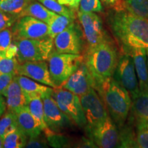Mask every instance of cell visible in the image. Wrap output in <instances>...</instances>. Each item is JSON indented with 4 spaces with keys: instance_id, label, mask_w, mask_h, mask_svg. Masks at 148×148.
I'll use <instances>...</instances> for the list:
<instances>
[{
    "instance_id": "4316f807",
    "label": "cell",
    "mask_w": 148,
    "mask_h": 148,
    "mask_svg": "<svg viewBox=\"0 0 148 148\" xmlns=\"http://www.w3.org/2000/svg\"><path fill=\"white\" fill-rule=\"evenodd\" d=\"M120 143L119 147H138L136 142V134L133 131L131 123L124 124L119 128Z\"/></svg>"
},
{
    "instance_id": "8992f818",
    "label": "cell",
    "mask_w": 148,
    "mask_h": 148,
    "mask_svg": "<svg viewBox=\"0 0 148 148\" xmlns=\"http://www.w3.org/2000/svg\"><path fill=\"white\" fill-rule=\"evenodd\" d=\"M52 97L61 110L79 127H85L87 122L81 104L80 97L64 88H55Z\"/></svg>"
},
{
    "instance_id": "60d3db41",
    "label": "cell",
    "mask_w": 148,
    "mask_h": 148,
    "mask_svg": "<svg viewBox=\"0 0 148 148\" xmlns=\"http://www.w3.org/2000/svg\"><path fill=\"white\" fill-rule=\"evenodd\" d=\"M146 51H147V64H148V48L146 49Z\"/></svg>"
},
{
    "instance_id": "ba28073f",
    "label": "cell",
    "mask_w": 148,
    "mask_h": 148,
    "mask_svg": "<svg viewBox=\"0 0 148 148\" xmlns=\"http://www.w3.org/2000/svg\"><path fill=\"white\" fill-rule=\"evenodd\" d=\"M77 17L82 25L83 34L88 44V47H95L103 42H113L103 27L101 18L95 12L78 11Z\"/></svg>"
},
{
    "instance_id": "d590c367",
    "label": "cell",
    "mask_w": 148,
    "mask_h": 148,
    "mask_svg": "<svg viewBox=\"0 0 148 148\" xmlns=\"http://www.w3.org/2000/svg\"><path fill=\"white\" fill-rule=\"evenodd\" d=\"M16 75L17 74L14 73L0 75V95H1L2 92L6 88Z\"/></svg>"
},
{
    "instance_id": "7a4b0ae2",
    "label": "cell",
    "mask_w": 148,
    "mask_h": 148,
    "mask_svg": "<svg viewBox=\"0 0 148 148\" xmlns=\"http://www.w3.org/2000/svg\"><path fill=\"white\" fill-rule=\"evenodd\" d=\"M109 115L118 128L125 124L130 112L132 98L129 92L110 77L95 86Z\"/></svg>"
},
{
    "instance_id": "8fae6325",
    "label": "cell",
    "mask_w": 148,
    "mask_h": 148,
    "mask_svg": "<svg viewBox=\"0 0 148 148\" xmlns=\"http://www.w3.org/2000/svg\"><path fill=\"white\" fill-rule=\"evenodd\" d=\"M79 97L87 122L85 127L94 126L109 114L103 100L94 88Z\"/></svg>"
},
{
    "instance_id": "6da1fadb",
    "label": "cell",
    "mask_w": 148,
    "mask_h": 148,
    "mask_svg": "<svg viewBox=\"0 0 148 148\" xmlns=\"http://www.w3.org/2000/svg\"><path fill=\"white\" fill-rule=\"evenodd\" d=\"M108 14L107 21L112 34L122 48H148V19L127 11L122 0Z\"/></svg>"
},
{
    "instance_id": "9c48e42d",
    "label": "cell",
    "mask_w": 148,
    "mask_h": 148,
    "mask_svg": "<svg viewBox=\"0 0 148 148\" xmlns=\"http://www.w3.org/2000/svg\"><path fill=\"white\" fill-rule=\"evenodd\" d=\"M86 129L88 136L97 147L101 148L119 147V128L109 114L97 124L86 127Z\"/></svg>"
},
{
    "instance_id": "9a60e30c",
    "label": "cell",
    "mask_w": 148,
    "mask_h": 148,
    "mask_svg": "<svg viewBox=\"0 0 148 148\" xmlns=\"http://www.w3.org/2000/svg\"><path fill=\"white\" fill-rule=\"evenodd\" d=\"M16 74L24 75L40 84L47 85L52 88H56L51 80L48 64L45 60L26 61L18 65Z\"/></svg>"
},
{
    "instance_id": "cb8c5ba5",
    "label": "cell",
    "mask_w": 148,
    "mask_h": 148,
    "mask_svg": "<svg viewBox=\"0 0 148 148\" xmlns=\"http://www.w3.org/2000/svg\"><path fill=\"white\" fill-rule=\"evenodd\" d=\"M18 130L16 115L14 112L7 110L0 119V136L5 138L7 135Z\"/></svg>"
},
{
    "instance_id": "52a82bcc",
    "label": "cell",
    "mask_w": 148,
    "mask_h": 148,
    "mask_svg": "<svg viewBox=\"0 0 148 148\" xmlns=\"http://www.w3.org/2000/svg\"><path fill=\"white\" fill-rule=\"evenodd\" d=\"M123 51L119 55L112 77L129 92L134 99L140 92L138 81L133 58L130 53Z\"/></svg>"
},
{
    "instance_id": "484cf974",
    "label": "cell",
    "mask_w": 148,
    "mask_h": 148,
    "mask_svg": "<svg viewBox=\"0 0 148 148\" xmlns=\"http://www.w3.org/2000/svg\"><path fill=\"white\" fill-rule=\"evenodd\" d=\"M33 0H3L0 3V10L18 18L19 15Z\"/></svg>"
},
{
    "instance_id": "5bb4252c",
    "label": "cell",
    "mask_w": 148,
    "mask_h": 148,
    "mask_svg": "<svg viewBox=\"0 0 148 148\" xmlns=\"http://www.w3.org/2000/svg\"><path fill=\"white\" fill-rule=\"evenodd\" d=\"M59 87L69 90L79 97L95 87V80L84 61Z\"/></svg>"
},
{
    "instance_id": "7c38bea8",
    "label": "cell",
    "mask_w": 148,
    "mask_h": 148,
    "mask_svg": "<svg viewBox=\"0 0 148 148\" xmlns=\"http://www.w3.org/2000/svg\"><path fill=\"white\" fill-rule=\"evenodd\" d=\"M13 38L37 39L49 36V25L31 16L18 18L12 27Z\"/></svg>"
},
{
    "instance_id": "d6a6232c",
    "label": "cell",
    "mask_w": 148,
    "mask_h": 148,
    "mask_svg": "<svg viewBox=\"0 0 148 148\" xmlns=\"http://www.w3.org/2000/svg\"><path fill=\"white\" fill-rule=\"evenodd\" d=\"M12 42L13 34L12 29L7 28L0 31V53L4 56Z\"/></svg>"
},
{
    "instance_id": "74e56055",
    "label": "cell",
    "mask_w": 148,
    "mask_h": 148,
    "mask_svg": "<svg viewBox=\"0 0 148 148\" xmlns=\"http://www.w3.org/2000/svg\"><path fill=\"white\" fill-rule=\"evenodd\" d=\"M6 110V106H5V99H3V96L0 95V118L3 115Z\"/></svg>"
},
{
    "instance_id": "277c9868",
    "label": "cell",
    "mask_w": 148,
    "mask_h": 148,
    "mask_svg": "<svg viewBox=\"0 0 148 148\" xmlns=\"http://www.w3.org/2000/svg\"><path fill=\"white\" fill-rule=\"evenodd\" d=\"M17 46L16 58L18 63L26 61L46 60L53 51V38L50 36L37 39L13 38Z\"/></svg>"
},
{
    "instance_id": "4dcf8cb0",
    "label": "cell",
    "mask_w": 148,
    "mask_h": 148,
    "mask_svg": "<svg viewBox=\"0 0 148 148\" xmlns=\"http://www.w3.org/2000/svg\"><path fill=\"white\" fill-rule=\"evenodd\" d=\"M138 147L148 148V123L135 125Z\"/></svg>"
},
{
    "instance_id": "3957f363",
    "label": "cell",
    "mask_w": 148,
    "mask_h": 148,
    "mask_svg": "<svg viewBox=\"0 0 148 148\" xmlns=\"http://www.w3.org/2000/svg\"><path fill=\"white\" fill-rule=\"evenodd\" d=\"M119 56L114 41L103 42L86 49L84 61L95 80V86L105 79L112 77Z\"/></svg>"
},
{
    "instance_id": "1f68e13d",
    "label": "cell",
    "mask_w": 148,
    "mask_h": 148,
    "mask_svg": "<svg viewBox=\"0 0 148 148\" xmlns=\"http://www.w3.org/2000/svg\"><path fill=\"white\" fill-rule=\"evenodd\" d=\"M79 8L82 12H99L103 10L99 0H80Z\"/></svg>"
},
{
    "instance_id": "ab89813d",
    "label": "cell",
    "mask_w": 148,
    "mask_h": 148,
    "mask_svg": "<svg viewBox=\"0 0 148 148\" xmlns=\"http://www.w3.org/2000/svg\"><path fill=\"white\" fill-rule=\"evenodd\" d=\"M3 147V138L0 136V148Z\"/></svg>"
},
{
    "instance_id": "2e32d148",
    "label": "cell",
    "mask_w": 148,
    "mask_h": 148,
    "mask_svg": "<svg viewBox=\"0 0 148 148\" xmlns=\"http://www.w3.org/2000/svg\"><path fill=\"white\" fill-rule=\"evenodd\" d=\"M122 51L132 56L140 91L148 92V64L146 49L141 47L122 48Z\"/></svg>"
},
{
    "instance_id": "e575fe53",
    "label": "cell",
    "mask_w": 148,
    "mask_h": 148,
    "mask_svg": "<svg viewBox=\"0 0 148 148\" xmlns=\"http://www.w3.org/2000/svg\"><path fill=\"white\" fill-rule=\"evenodd\" d=\"M47 143L46 140L43 138H40V136L35 138H29V140H27L25 147L28 148H40L47 147Z\"/></svg>"
},
{
    "instance_id": "f1b7e54d",
    "label": "cell",
    "mask_w": 148,
    "mask_h": 148,
    "mask_svg": "<svg viewBox=\"0 0 148 148\" xmlns=\"http://www.w3.org/2000/svg\"><path fill=\"white\" fill-rule=\"evenodd\" d=\"M37 1H39L44 6L55 13L75 17V12L73 9L62 5L58 2V0H37Z\"/></svg>"
},
{
    "instance_id": "f35d334b",
    "label": "cell",
    "mask_w": 148,
    "mask_h": 148,
    "mask_svg": "<svg viewBox=\"0 0 148 148\" xmlns=\"http://www.w3.org/2000/svg\"><path fill=\"white\" fill-rule=\"evenodd\" d=\"M121 0H101L103 3H104L105 4L111 5V6H113V5H116V3H119Z\"/></svg>"
},
{
    "instance_id": "e0dca14e",
    "label": "cell",
    "mask_w": 148,
    "mask_h": 148,
    "mask_svg": "<svg viewBox=\"0 0 148 148\" xmlns=\"http://www.w3.org/2000/svg\"><path fill=\"white\" fill-rule=\"evenodd\" d=\"M1 95L5 99L7 110L13 112L16 109L28 106V96L18 84L15 77L2 92Z\"/></svg>"
},
{
    "instance_id": "b9f144b4",
    "label": "cell",
    "mask_w": 148,
    "mask_h": 148,
    "mask_svg": "<svg viewBox=\"0 0 148 148\" xmlns=\"http://www.w3.org/2000/svg\"><path fill=\"white\" fill-rule=\"evenodd\" d=\"M3 1V0H0V3H1V2H2V1Z\"/></svg>"
},
{
    "instance_id": "d6986e66",
    "label": "cell",
    "mask_w": 148,
    "mask_h": 148,
    "mask_svg": "<svg viewBox=\"0 0 148 148\" xmlns=\"http://www.w3.org/2000/svg\"><path fill=\"white\" fill-rule=\"evenodd\" d=\"M130 122L135 125L148 123V92L140 91L132 99Z\"/></svg>"
},
{
    "instance_id": "d4e9b609",
    "label": "cell",
    "mask_w": 148,
    "mask_h": 148,
    "mask_svg": "<svg viewBox=\"0 0 148 148\" xmlns=\"http://www.w3.org/2000/svg\"><path fill=\"white\" fill-rule=\"evenodd\" d=\"M123 7L131 13L148 19V0H122Z\"/></svg>"
},
{
    "instance_id": "ffe728a7",
    "label": "cell",
    "mask_w": 148,
    "mask_h": 148,
    "mask_svg": "<svg viewBox=\"0 0 148 148\" xmlns=\"http://www.w3.org/2000/svg\"><path fill=\"white\" fill-rule=\"evenodd\" d=\"M15 79L28 97L34 95H40V97H42L47 94H52L54 90V88L39 84L34 79L24 75H16Z\"/></svg>"
},
{
    "instance_id": "836d02e7",
    "label": "cell",
    "mask_w": 148,
    "mask_h": 148,
    "mask_svg": "<svg viewBox=\"0 0 148 148\" xmlns=\"http://www.w3.org/2000/svg\"><path fill=\"white\" fill-rule=\"evenodd\" d=\"M17 18L16 16L0 10V31L12 27Z\"/></svg>"
},
{
    "instance_id": "7402d4cb",
    "label": "cell",
    "mask_w": 148,
    "mask_h": 148,
    "mask_svg": "<svg viewBox=\"0 0 148 148\" xmlns=\"http://www.w3.org/2000/svg\"><path fill=\"white\" fill-rule=\"evenodd\" d=\"M56 14V13L49 10L42 3L33 0L21 12L19 17L23 16H31L45 22L48 25Z\"/></svg>"
},
{
    "instance_id": "44dd1931",
    "label": "cell",
    "mask_w": 148,
    "mask_h": 148,
    "mask_svg": "<svg viewBox=\"0 0 148 148\" xmlns=\"http://www.w3.org/2000/svg\"><path fill=\"white\" fill-rule=\"evenodd\" d=\"M28 97V107L30 112L34 116L35 119L39 123L40 126L41 127L42 132L45 133V136L47 137L51 136L55 132L50 130L45 123V116H44L43 103H42L41 97L40 95H34Z\"/></svg>"
},
{
    "instance_id": "f546056e",
    "label": "cell",
    "mask_w": 148,
    "mask_h": 148,
    "mask_svg": "<svg viewBox=\"0 0 148 148\" xmlns=\"http://www.w3.org/2000/svg\"><path fill=\"white\" fill-rule=\"evenodd\" d=\"M18 64L16 58H10L0 53V75L16 74Z\"/></svg>"
},
{
    "instance_id": "603a6c76",
    "label": "cell",
    "mask_w": 148,
    "mask_h": 148,
    "mask_svg": "<svg viewBox=\"0 0 148 148\" xmlns=\"http://www.w3.org/2000/svg\"><path fill=\"white\" fill-rule=\"evenodd\" d=\"M75 17L56 14L51 19L49 25V36L54 38L56 35L67 28L75 21Z\"/></svg>"
},
{
    "instance_id": "8d00e7d4",
    "label": "cell",
    "mask_w": 148,
    "mask_h": 148,
    "mask_svg": "<svg viewBox=\"0 0 148 148\" xmlns=\"http://www.w3.org/2000/svg\"><path fill=\"white\" fill-rule=\"evenodd\" d=\"M58 1L62 5L69 7L73 10H77L79 8L80 0H58Z\"/></svg>"
},
{
    "instance_id": "ac0fdd59",
    "label": "cell",
    "mask_w": 148,
    "mask_h": 148,
    "mask_svg": "<svg viewBox=\"0 0 148 148\" xmlns=\"http://www.w3.org/2000/svg\"><path fill=\"white\" fill-rule=\"evenodd\" d=\"M13 112L16 115L18 129L27 137L35 138L41 134V127L30 112L28 106L16 109Z\"/></svg>"
},
{
    "instance_id": "83f0119b",
    "label": "cell",
    "mask_w": 148,
    "mask_h": 148,
    "mask_svg": "<svg viewBox=\"0 0 148 148\" xmlns=\"http://www.w3.org/2000/svg\"><path fill=\"white\" fill-rule=\"evenodd\" d=\"M27 136L19 129L7 135L3 138V147L21 148L25 147Z\"/></svg>"
},
{
    "instance_id": "4fadbf2b",
    "label": "cell",
    "mask_w": 148,
    "mask_h": 148,
    "mask_svg": "<svg viewBox=\"0 0 148 148\" xmlns=\"http://www.w3.org/2000/svg\"><path fill=\"white\" fill-rule=\"evenodd\" d=\"M43 103L44 116L49 129L58 133L71 126V120L60 110L52 94H47L41 97Z\"/></svg>"
},
{
    "instance_id": "5b68a950",
    "label": "cell",
    "mask_w": 148,
    "mask_h": 148,
    "mask_svg": "<svg viewBox=\"0 0 148 148\" xmlns=\"http://www.w3.org/2000/svg\"><path fill=\"white\" fill-rule=\"evenodd\" d=\"M84 61V56L53 52L47 59L51 80L59 87L74 73Z\"/></svg>"
},
{
    "instance_id": "30bf717a",
    "label": "cell",
    "mask_w": 148,
    "mask_h": 148,
    "mask_svg": "<svg viewBox=\"0 0 148 148\" xmlns=\"http://www.w3.org/2000/svg\"><path fill=\"white\" fill-rule=\"evenodd\" d=\"M82 30L75 22L53 38V50L58 53L80 54L83 49Z\"/></svg>"
}]
</instances>
